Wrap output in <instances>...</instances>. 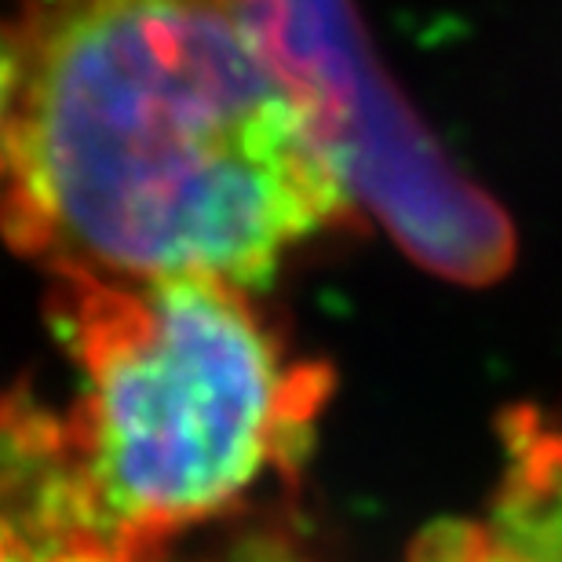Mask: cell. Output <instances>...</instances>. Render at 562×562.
<instances>
[{
  "instance_id": "3957f363",
  "label": "cell",
  "mask_w": 562,
  "mask_h": 562,
  "mask_svg": "<svg viewBox=\"0 0 562 562\" xmlns=\"http://www.w3.org/2000/svg\"><path fill=\"white\" fill-rule=\"evenodd\" d=\"M307 114L351 201L413 260L482 285L504 274L512 231L384 81L347 0H223Z\"/></svg>"
},
{
  "instance_id": "6da1fadb",
  "label": "cell",
  "mask_w": 562,
  "mask_h": 562,
  "mask_svg": "<svg viewBox=\"0 0 562 562\" xmlns=\"http://www.w3.org/2000/svg\"><path fill=\"white\" fill-rule=\"evenodd\" d=\"M15 44L0 231L52 278L245 292L351 220L303 106L223 0H41Z\"/></svg>"
},
{
  "instance_id": "7a4b0ae2",
  "label": "cell",
  "mask_w": 562,
  "mask_h": 562,
  "mask_svg": "<svg viewBox=\"0 0 562 562\" xmlns=\"http://www.w3.org/2000/svg\"><path fill=\"white\" fill-rule=\"evenodd\" d=\"M77 366L59 417L88 522L136 562L307 453L329 369L292 358L249 296L201 278H52Z\"/></svg>"
},
{
  "instance_id": "5b68a950",
  "label": "cell",
  "mask_w": 562,
  "mask_h": 562,
  "mask_svg": "<svg viewBox=\"0 0 562 562\" xmlns=\"http://www.w3.org/2000/svg\"><path fill=\"white\" fill-rule=\"evenodd\" d=\"M77 508L59 417L30 398H0V562H33L55 533H88Z\"/></svg>"
},
{
  "instance_id": "52a82bcc",
  "label": "cell",
  "mask_w": 562,
  "mask_h": 562,
  "mask_svg": "<svg viewBox=\"0 0 562 562\" xmlns=\"http://www.w3.org/2000/svg\"><path fill=\"white\" fill-rule=\"evenodd\" d=\"M231 562H314L296 541L289 537H278V533H267V537H252L249 544L238 548V555Z\"/></svg>"
},
{
  "instance_id": "277c9868",
  "label": "cell",
  "mask_w": 562,
  "mask_h": 562,
  "mask_svg": "<svg viewBox=\"0 0 562 562\" xmlns=\"http://www.w3.org/2000/svg\"><path fill=\"white\" fill-rule=\"evenodd\" d=\"M501 446L486 512L427 526L413 562H562V427L533 406L508 409Z\"/></svg>"
},
{
  "instance_id": "8992f818",
  "label": "cell",
  "mask_w": 562,
  "mask_h": 562,
  "mask_svg": "<svg viewBox=\"0 0 562 562\" xmlns=\"http://www.w3.org/2000/svg\"><path fill=\"white\" fill-rule=\"evenodd\" d=\"M15 92H19V44L11 33L0 30V176H4L11 114H15Z\"/></svg>"
}]
</instances>
